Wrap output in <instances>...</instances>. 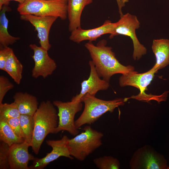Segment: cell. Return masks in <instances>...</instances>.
<instances>
[{
  "label": "cell",
  "mask_w": 169,
  "mask_h": 169,
  "mask_svg": "<svg viewBox=\"0 0 169 169\" xmlns=\"http://www.w3.org/2000/svg\"><path fill=\"white\" fill-rule=\"evenodd\" d=\"M11 8L8 6L4 5L0 10V47L2 49L12 45L20 39L18 37L11 35L8 30V21L6 13L10 11Z\"/></svg>",
  "instance_id": "cell-19"
},
{
  "label": "cell",
  "mask_w": 169,
  "mask_h": 169,
  "mask_svg": "<svg viewBox=\"0 0 169 169\" xmlns=\"http://www.w3.org/2000/svg\"><path fill=\"white\" fill-rule=\"evenodd\" d=\"M8 47L0 50V69L4 71L5 63L8 54L11 49Z\"/></svg>",
  "instance_id": "cell-28"
},
{
  "label": "cell",
  "mask_w": 169,
  "mask_h": 169,
  "mask_svg": "<svg viewBox=\"0 0 169 169\" xmlns=\"http://www.w3.org/2000/svg\"><path fill=\"white\" fill-rule=\"evenodd\" d=\"M10 146L6 143L0 141V169H10L9 164Z\"/></svg>",
  "instance_id": "cell-25"
},
{
  "label": "cell",
  "mask_w": 169,
  "mask_h": 169,
  "mask_svg": "<svg viewBox=\"0 0 169 169\" xmlns=\"http://www.w3.org/2000/svg\"><path fill=\"white\" fill-rule=\"evenodd\" d=\"M151 49L156 58V63L152 68L157 72L169 64V39H154Z\"/></svg>",
  "instance_id": "cell-17"
},
{
  "label": "cell",
  "mask_w": 169,
  "mask_h": 169,
  "mask_svg": "<svg viewBox=\"0 0 169 169\" xmlns=\"http://www.w3.org/2000/svg\"><path fill=\"white\" fill-rule=\"evenodd\" d=\"M107 43L106 40L103 39L96 45L90 41L84 44L100 77L109 82L111 77L114 74H124L135 71L133 66H125L120 63L116 58L112 48L106 46Z\"/></svg>",
  "instance_id": "cell-1"
},
{
  "label": "cell",
  "mask_w": 169,
  "mask_h": 169,
  "mask_svg": "<svg viewBox=\"0 0 169 169\" xmlns=\"http://www.w3.org/2000/svg\"><path fill=\"white\" fill-rule=\"evenodd\" d=\"M23 66L11 49L8 55L4 71L6 72L18 84L22 78Z\"/></svg>",
  "instance_id": "cell-20"
},
{
  "label": "cell",
  "mask_w": 169,
  "mask_h": 169,
  "mask_svg": "<svg viewBox=\"0 0 169 169\" xmlns=\"http://www.w3.org/2000/svg\"><path fill=\"white\" fill-rule=\"evenodd\" d=\"M13 87V84L7 77L3 75L0 76V104L2 103L6 93Z\"/></svg>",
  "instance_id": "cell-26"
},
{
  "label": "cell",
  "mask_w": 169,
  "mask_h": 169,
  "mask_svg": "<svg viewBox=\"0 0 169 169\" xmlns=\"http://www.w3.org/2000/svg\"><path fill=\"white\" fill-rule=\"evenodd\" d=\"M69 138L64 135L60 140H47L46 143L52 148V151L47 154L44 157L39 158L36 157L29 169H43L51 162L61 156H64L71 160L74 159L70 154L69 146Z\"/></svg>",
  "instance_id": "cell-10"
},
{
  "label": "cell",
  "mask_w": 169,
  "mask_h": 169,
  "mask_svg": "<svg viewBox=\"0 0 169 169\" xmlns=\"http://www.w3.org/2000/svg\"><path fill=\"white\" fill-rule=\"evenodd\" d=\"M54 106L49 100L42 101L33 115L34 128L30 146L36 154L38 153L46 136L56 133L59 118Z\"/></svg>",
  "instance_id": "cell-2"
},
{
  "label": "cell",
  "mask_w": 169,
  "mask_h": 169,
  "mask_svg": "<svg viewBox=\"0 0 169 169\" xmlns=\"http://www.w3.org/2000/svg\"><path fill=\"white\" fill-rule=\"evenodd\" d=\"M68 0H25L19 4L17 11L20 15L53 16L66 19L67 16Z\"/></svg>",
  "instance_id": "cell-4"
},
{
  "label": "cell",
  "mask_w": 169,
  "mask_h": 169,
  "mask_svg": "<svg viewBox=\"0 0 169 169\" xmlns=\"http://www.w3.org/2000/svg\"><path fill=\"white\" fill-rule=\"evenodd\" d=\"M21 20L29 22L37 31L40 47L48 51L51 47L49 36L51 28L58 18L53 16H38L32 14L21 15Z\"/></svg>",
  "instance_id": "cell-12"
},
{
  "label": "cell",
  "mask_w": 169,
  "mask_h": 169,
  "mask_svg": "<svg viewBox=\"0 0 169 169\" xmlns=\"http://www.w3.org/2000/svg\"><path fill=\"white\" fill-rule=\"evenodd\" d=\"M13 98L20 114L33 115L38 108L37 97L27 93L17 92Z\"/></svg>",
  "instance_id": "cell-18"
},
{
  "label": "cell",
  "mask_w": 169,
  "mask_h": 169,
  "mask_svg": "<svg viewBox=\"0 0 169 169\" xmlns=\"http://www.w3.org/2000/svg\"><path fill=\"white\" fill-rule=\"evenodd\" d=\"M0 140L10 146L15 144L24 141V140L17 136L7 122L6 120L0 118Z\"/></svg>",
  "instance_id": "cell-21"
},
{
  "label": "cell",
  "mask_w": 169,
  "mask_h": 169,
  "mask_svg": "<svg viewBox=\"0 0 169 169\" xmlns=\"http://www.w3.org/2000/svg\"><path fill=\"white\" fill-rule=\"evenodd\" d=\"M53 103L58 110L59 122L56 133L66 131L71 135L75 136L79 131L75 125L74 120L76 114L81 111L83 107L81 101L64 102L59 100L54 101Z\"/></svg>",
  "instance_id": "cell-9"
},
{
  "label": "cell",
  "mask_w": 169,
  "mask_h": 169,
  "mask_svg": "<svg viewBox=\"0 0 169 169\" xmlns=\"http://www.w3.org/2000/svg\"><path fill=\"white\" fill-rule=\"evenodd\" d=\"M6 120L16 135L18 137L23 139L19 117L13 118Z\"/></svg>",
  "instance_id": "cell-27"
},
{
  "label": "cell",
  "mask_w": 169,
  "mask_h": 169,
  "mask_svg": "<svg viewBox=\"0 0 169 169\" xmlns=\"http://www.w3.org/2000/svg\"><path fill=\"white\" fill-rule=\"evenodd\" d=\"M157 72L152 68L148 71L139 74L136 71H134L128 73L122 74L119 79V84L121 87L130 86L135 87L140 91L139 94L133 96L130 98H134L139 100L147 101L155 99V96L146 94L145 91L147 89V86L151 84L154 76L155 74ZM164 100V97L162 95L155 97Z\"/></svg>",
  "instance_id": "cell-8"
},
{
  "label": "cell",
  "mask_w": 169,
  "mask_h": 169,
  "mask_svg": "<svg viewBox=\"0 0 169 169\" xmlns=\"http://www.w3.org/2000/svg\"><path fill=\"white\" fill-rule=\"evenodd\" d=\"M93 0H68L67 16L68 29L71 32L81 28V17L85 7Z\"/></svg>",
  "instance_id": "cell-16"
},
{
  "label": "cell",
  "mask_w": 169,
  "mask_h": 169,
  "mask_svg": "<svg viewBox=\"0 0 169 169\" xmlns=\"http://www.w3.org/2000/svg\"><path fill=\"white\" fill-rule=\"evenodd\" d=\"M33 52L32 56L34 65L32 71V76L36 79L42 76L45 78L51 75L57 67L55 61L50 57L48 51L35 44L29 45Z\"/></svg>",
  "instance_id": "cell-11"
},
{
  "label": "cell",
  "mask_w": 169,
  "mask_h": 169,
  "mask_svg": "<svg viewBox=\"0 0 169 169\" xmlns=\"http://www.w3.org/2000/svg\"><path fill=\"white\" fill-rule=\"evenodd\" d=\"M116 1L120 17L123 14L122 10V8L125 6V3L128 2L129 0H116Z\"/></svg>",
  "instance_id": "cell-29"
},
{
  "label": "cell",
  "mask_w": 169,
  "mask_h": 169,
  "mask_svg": "<svg viewBox=\"0 0 169 169\" xmlns=\"http://www.w3.org/2000/svg\"><path fill=\"white\" fill-rule=\"evenodd\" d=\"M29 146L30 145L25 141L10 146L9 160L10 169H29V162L36 158L29 153Z\"/></svg>",
  "instance_id": "cell-15"
},
{
  "label": "cell",
  "mask_w": 169,
  "mask_h": 169,
  "mask_svg": "<svg viewBox=\"0 0 169 169\" xmlns=\"http://www.w3.org/2000/svg\"><path fill=\"white\" fill-rule=\"evenodd\" d=\"M20 115L14 102L10 104L2 103L0 104V118L7 120L18 118Z\"/></svg>",
  "instance_id": "cell-24"
},
{
  "label": "cell",
  "mask_w": 169,
  "mask_h": 169,
  "mask_svg": "<svg viewBox=\"0 0 169 169\" xmlns=\"http://www.w3.org/2000/svg\"><path fill=\"white\" fill-rule=\"evenodd\" d=\"M129 166L131 169H169L163 156L149 145L144 146L135 151Z\"/></svg>",
  "instance_id": "cell-7"
},
{
  "label": "cell",
  "mask_w": 169,
  "mask_h": 169,
  "mask_svg": "<svg viewBox=\"0 0 169 169\" xmlns=\"http://www.w3.org/2000/svg\"><path fill=\"white\" fill-rule=\"evenodd\" d=\"M93 162L100 169H119L120 167L119 160L110 156L96 158L93 160Z\"/></svg>",
  "instance_id": "cell-23"
},
{
  "label": "cell",
  "mask_w": 169,
  "mask_h": 169,
  "mask_svg": "<svg viewBox=\"0 0 169 169\" xmlns=\"http://www.w3.org/2000/svg\"><path fill=\"white\" fill-rule=\"evenodd\" d=\"M20 125L24 141L30 145L34 128L33 115L21 114L19 117Z\"/></svg>",
  "instance_id": "cell-22"
},
{
  "label": "cell",
  "mask_w": 169,
  "mask_h": 169,
  "mask_svg": "<svg viewBox=\"0 0 169 169\" xmlns=\"http://www.w3.org/2000/svg\"><path fill=\"white\" fill-rule=\"evenodd\" d=\"M80 101L84 103V107L81 115L75 121V127L78 129L84 125L93 124L103 114L108 112H112L116 107L123 105L125 102L122 98L106 100L88 94L83 96Z\"/></svg>",
  "instance_id": "cell-3"
},
{
  "label": "cell",
  "mask_w": 169,
  "mask_h": 169,
  "mask_svg": "<svg viewBox=\"0 0 169 169\" xmlns=\"http://www.w3.org/2000/svg\"><path fill=\"white\" fill-rule=\"evenodd\" d=\"M116 25V22L112 23L107 20L101 26L94 28L85 29L81 27L71 32L69 38L70 40L77 43L85 40L90 42L96 41L103 35L111 34Z\"/></svg>",
  "instance_id": "cell-14"
},
{
  "label": "cell",
  "mask_w": 169,
  "mask_h": 169,
  "mask_svg": "<svg viewBox=\"0 0 169 169\" xmlns=\"http://www.w3.org/2000/svg\"><path fill=\"white\" fill-rule=\"evenodd\" d=\"M84 131L69 140L70 155L78 161L86 157L102 145L103 134L93 129L90 125L85 126Z\"/></svg>",
  "instance_id": "cell-5"
},
{
  "label": "cell",
  "mask_w": 169,
  "mask_h": 169,
  "mask_svg": "<svg viewBox=\"0 0 169 169\" xmlns=\"http://www.w3.org/2000/svg\"><path fill=\"white\" fill-rule=\"evenodd\" d=\"M10 1L9 0H0V10L2 9L3 6H8Z\"/></svg>",
  "instance_id": "cell-30"
},
{
  "label": "cell",
  "mask_w": 169,
  "mask_h": 169,
  "mask_svg": "<svg viewBox=\"0 0 169 169\" xmlns=\"http://www.w3.org/2000/svg\"><path fill=\"white\" fill-rule=\"evenodd\" d=\"M89 65L90 68L89 77L82 82L80 92L73 97L71 101H80L81 98L87 94L95 96L98 91L106 90L110 86L109 82L100 79L92 60L89 61Z\"/></svg>",
  "instance_id": "cell-13"
},
{
  "label": "cell",
  "mask_w": 169,
  "mask_h": 169,
  "mask_svg": "<svg viewBox=\"0 0 169 169\" xmlns=\"http://www.w3.org/2000/svg\"><path fill=\"white\" fill-rule=\"evenodd\" d=\"M116 23V25L109 38H112L119 35L129 37L131 39L134 50L132 57L133 59L138 60L147 52L146 48L141 44L137 37L136 30L140 27V23L137 17L127 13L120 16V18Z\"/></svg>",
  "instance_id": "cell-6"
},
{
  "label": "cell",
  "mask_w": 169,
  "mask_h": 169,
  "mask_svg": "<svg viewBox=\"0 0 169 169\" xmlns=\"http://www.w3.org/2000/svg\"><path fill=\"white\" fill-rule=\"evenodd\" d=\"M10 1H14L18 2L19 3L21 4L23 3L25 0H9Z\"/></svg>",
  "instance_id": "cell-31"
}]
</instances>
